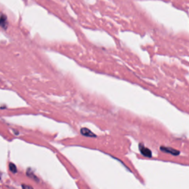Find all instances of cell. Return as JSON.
Masks as SVG:
<instances>
[{"label": "cell", "instance_id": "2", "mask_svg": "<svg viewBox=\"0 0 189 189\" xmlns=\"http://www.w3.org/2000/svg\"><path fill=\"white\" fill-rule=\"evenodd\" d=\"M0 27L4 30H7L8 27V22L7 16L5 14H2L0 16Z\"/></svg>", "mask_w": 189, "mask_h": 189}, {"label": "cell", "instance_id": "5", "mask_svg": "<svg viewBox=\"0 0 189 189\" xmlns=\"http://www.w3.org/2000/svg\"><path fill=\"white\" fill-rule=\"evenodd\" d=\"M9 169H10V171H11L12 173H14V174L17 173V166H16L15 164L12 163H9Z\"/></svg>", "mask_w": 189, "mask_h": 189}, {"label": "cell", "instance_id": "1", "mask_svg": "<svg viewBox=\"0 0 189 189\" xmlns=\"http://www.w3.org/2000/svg\"><path fill=\"white\" fill-rule=\"evenodd\" d=\"M139 149H140V153L143 155V156L146 157H151L152 156V153L148 149V148H146L143 144H140L139 146Z\"/></svg>", "mask_w": 189, "mask_h": 189}, {"label": "cell", "instance_id": "4", "mask_svg": "<svg viewBox=\"0 0 189 189\" xmlns=\"http://www.w3.org/2000/svg\"><path fill=\"white\" fill-rule=\"evenodd\" d=\"M81 133L84 136L89 137V138H95L96 137V135L91 130H90V129L87 128L81 129Z\"/></svg>", "mask_w": 189, "mask_h": 189}, {"label": "cell", "instance_id": "3", "mask_svg": "<svg viewBox=\"0 0 189 189\" xmlns=\"http://www.w3.org/2000/svg\"><path fill=\"white\" fill-rule=\"evenodd\" d=\"M160 149H161V151H164V152L169 153V154H171L172 155H178L179 154H180V151H179L178 150L174 149V148H169V147L161 146Z\"/></svg>", "mask_w": 189, "mask_h": 189}, {"label": "cell", "instance_id": "6", "mask_svg": "<svg viewBox=\"0 0 189 189\" xmlns=\"http://www.w3.org/2000/svg\"><path fill=\"white\" fill-rule=\"evenodd\" d=\"M22 189H33L30 185H22Z\"/></svg>", "mask_w": 189, "mask_h": 189}]
</instances>
